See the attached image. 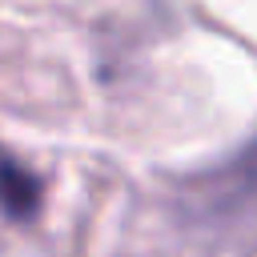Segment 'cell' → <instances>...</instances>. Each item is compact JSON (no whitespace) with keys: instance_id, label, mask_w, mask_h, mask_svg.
Listing matches in <instances>:
<instances>
[{"instance_id":"1","label":"cell","mask_w":257,"mask_h":257,"mask_svg":"<svg viewBox=\"0 0 257 257\" xmlns=\"http://www.w3.org/2000/svg\"><path fill=\"white\" fill-rule=\"evenodd\" d=\"M169 217L201 257L233 249L245 229H257V141L233 161L181 181L169 197Z\"/></svg>"},{"instance_id":"2","label":"cell","mask_w":257,"mask_h":257,"mask_svg":"<svg viewBox=\"0 0 257 257\" xmlns=\"http://www.w3.org/2000/svg\"><path fill=\"white\" fill-rule=\"evenodd\" d=\"M40 209V181L0 145V213L12 221H28Z\"/></svg>"}]
</instances>
